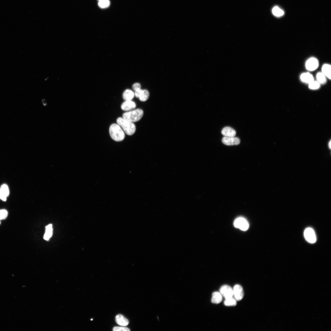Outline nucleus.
Instances as JSON below:
<instances>
[{
	"label": "nucleus",
	"instance_id": "13",
	"mask_svg": "<svg viewBox=\"0 0 331 331\" xmlns=\"http://www.w3.org/2000/svg\"><path fill=\"white\" fill-rule=\"evenodd\" d=\"M300 78L303 82L308 84H310L314 81L313 76L309 72L304 73L303 74L301 75Z\"/></svg>",
	"mask_w": 331,
	"mask_h": 331
},
{
	"label": "nucleus",
	"instance_id": "24",
	"mask_svg": "<svg viewBox=\"0 0 331 331\" xmlns=\"http://www.w3.org/2000/svg\"><path fill=\"white\" fill-rule=\"evenodd\" d=\"M8 213L5 209L0 210V221L4 220L8 216Z\"/></svg>",
	"mask_w": 331,
	"mask_h": 331
},
{
	"label": "nucleus",
	"instance_id": "29",
	"mask_svg": "<svg viewBox=\"0 0 331 331\" xmlns=\"http://www.w3.org/2000/svg\"><path fill=\"white\" fill-rule=\"evenodd\" d=\"M142 91L143 90L141 89L135 91V95L136 97L139 98L142 94Z\"/></svg>",
	"mask_w": 331,
	"mask_h": 331
},
{
	"label": "nucleus",
	"instance_id": "19",
	"mask_svg": "<svg viewBox=\"0 0 331 331\" xmlns=\"http://www.w3.org/2000/svg\"><path fill=\"white\" fill-rule=\"evenodd\" d=\"M326 77L322 72H319L317 75V81L320 84H324L326 83L327 81Z\"/></svg>",
	"mask_w": 331,
	"mask_h": 331
},
{
	"label": "nucleus",
	"instance_id": "30",
	"mask_svg": "<svg viewBox=\"0 0 331 331\" xmlns=\"http://www.w3.org/2000/svg\"><path fill=\"white\" fill-rule=\"evenodd\" d=\"M329 147L330 148H331V141H330L329 142Z\"/></svg>",
	"mask_w": 331,
	"mask_h": 331
},
{
	"label": "nucleus",
	"instance_id": "9",
	"mask_svg": "<svg viewBox=\"0 0 331 331\" xmlns=\"http://www.w3.org/2000/svg\"><path fill=\"white\" fill-rule=\"evenodd\" d=\"M222 142L224 144L228 146L239 145L240 142V140L237 137H228L224 136L222 139Z\"/></svg>",
	"mask_w": 331,
	"mask_h": 331
},
{
	"label": "nucleus",
	"instance_id": "7",
	"mask_svg": "<svg viewBox=\"0 0 331 331\" xmlns=\"http://www.w3.org/2000/svg\"><path fill=\"white\" fill-rule=\"evenodd\" d=\"M319 64V61L317 59L312 58L306 61L305 67L306 69L308 70L313 71L318 68Z\"/></svg>",
	"mask_w": 331,
	"mask_h": 331
},
{
	"label": "nucleus",
	"instance_id": "32",
	"mask_svg": "<svg viewBox=\"0 0 331 331\" xmlns=\"http://www.w3.org/2000/svg\"><path fill=\"white\" fill-rule=\"evenodd\" d=\"M98 1H101V0H98Z\"/></svg>",
	"mask_w": 331,
	"mask_h": 331
},
{
	"label": "nucleus",
	"instance_id": "1",
	"mask_svg": "<svg viewBox=\"0 0 331 331\" xmlns=\"http://www.w3.org/2000/svg\"><path fill=\"white\" fill-rule=\"evenodd\" d=\"M109 133L111 138L115 141H122L125 138V133L118 124H112L109 128Z\"/></svg>",
	"mask_w": 331,
	"mask_h": 331
},
{
	"label": "nucleus",
	"instance_id": "3",
	"mask_svg": "<svg viewBox=\"0 0 331 331\" xmlns=\"http://www.w3.org/2000/svg\"><path fill=\"white\" fill-rule=\"evenodd\" d=\"M144 115L143 110L140 109L124 113L123 115V118L131 122H138L142 118Z\"/></svg>",
	"mask_w": 331,
	"mask_h": 331
},
{
	"label": "nucleus",
	"instance_id": "12",
	"mask_svg": "<svg viewBox=\"0 0 331 331\" xmlns=\"http://www.w3.org/2000/svg\"><path fill=\"white\" fill-rule=\"evenodd\" d=\"M115 321L118 325L123 326H127L129 323L128 319L121 314H118L116 317Z\"/></svg>",
	"mask_w": 331,
	"mask_h": 331
},
{
	"label": "nucleus",
	"instance_id": "2",
	"mask_svg": "<svg viewBox=\"0 0 331 331\" xmlns=\"http://www.w3.org/2000/svg\"><path fill=\"white\" fill-rule=\"evenodd\" d=\"M117 122L127 135L131 136L135 133L136 127L133 122L122 118H118L117 119Z\"/></svg>",
	"mask_w": 331,
	"mask_h": 331
},
{
	"label": "nucleus",
	"instance_id": "28",
	"mask_svg": "<svg viewBox=\"0 0 331 331\" xmlns=\"http://www.w3.org/2000/svg\"><path fill=\"white\" fill-rule=\"evenodd\" d=\"M132 87L133 89L136 91L141 89V85L139 83H136L133 85Z\"/></svg>",
	"mask_w": 331,
	"mask_h": 331
},
{
	"label": "nucleus",
	"instance_id": "31",
	"mask_svg": "<svg viewBox=\"0 0 331 331\" xmlns=\"http://www.w3.org/2000/svg\"><path fill=\"white\" fill-rule=\"evenodd\" d=\"M1 221H0V224H1Z\"/></svg>",
	"mask_w": 331,
	"mask_h": 331
},
{
	"label": "nucleus",
	"instance_id": "23",
	"mask_svg": "<svg viewBox=\"0 0 331 331\" xmlns=\"http://www.w3.org/2000/svg\"><path fill=\"white\" fill-rule=\"evenodd\" d=\"M320 87V84L317 81H314L309 84V87L312 90H317Z\"/></svg>",
	"mask_w": 331,
	"mask_h": 331
},
{
	"label": "nucleus",
	"instance_id": "27",
	"mask_svg": "<svg viewBox=\"0 0 331 331\" xmlns=\"http://www.w3.org/2000/svg\"><path fill=\"white\" fill-rule=\"evenodd\" d=\"M1 188L5 192L8 196L9 195L10 193L9 190L7 185L6 184L3 185Z\"/></svg>",
	"mask_w": 331,
	"mask_h": 331
},
{
	"label": "nucleus",
	"instance_id": "8",
	"mask_svg": "<svg viewBox=\"0 0 331 331\" xmlns=\"http://www.w3.org/2000/svg\"><path fill=\"white\" fill-rule=\"evenodd\" d=\"M233 290V295L234 296L236 300L237 301L242 300L244 296L243 288L239 285H237L234 286Z\"/></svg>",
	"mask_w": 331,
	"mask_h": 331
},
{
	"label": "nucleus",
	"instance_id": "18",
	"mask_svg": "<svg viewBox=\"0 0 331 331\" xmlns=\"http://www.w3.org/2000/svg\"><path fill=\"white\" fill-rule=\"evenodd\" d=\"M272 13L274 15L277 17H282L284 14V11L277 6H275L273 8Z\"/></svg>",
	"mask_w": 331,
	"mask_h": 331
},
{
	"label": "nucleus",
	"instance_id": "17",
	"mask_svg": "<svg viewBox=\"0 0 331 331\" xmlns=\"http://www.w3.org/2000/svg\"><path fill=\"white\" fill-rule=\"evenodd\" d=\"M134 94L131 90L129 89L126 90L123 94V97L125 101L131 100L134 98Z\"/></svg>",
	"mask_w": 331,
	"mask_h": 331
},
{
	"label": "nucleus",
	"instance_id": "5",
	"mask_svg": "<svg viewBox=\"0 0 331 331\" xmlns=\"http://www.w3.org/2000/svg\"><path fill=\"white\" fill-rule=\"evenodd\" d=\"M234 225L235 227L244 231H247L249 227L248 221L244 218L242 217L237 218L234 222Z\"/></svg>",
	"mask_w": 331,
	"mask_h": 331
},
{
	"label": "nucleus",
	"instance_id": "26",
	"mask_svg": "<svg viewBox=\"0 0 331 331\" xmlns=\"http://www.w3.org/2000/svg\"><path fill=\"white\" fill-rule=\"evenodd\" d=\"M8 196L6 193L1 188L0 189V199L4 201H6Z\"/></svg>",
	"mask_w": 331,
	"mask_h": 331
},
{
	"label": "nucleus",
	"instance_id": "15",
	"mask_svg": "<svg viewBox=\"0 0 331 331\" xmlns=\"http://www.w3.org/2000/svg\"><path fill=\"white\" fill-rule=\"evenodd\" d=\"M52 225L50 224L46 226L45 227V232L44 237V239L47 241L49 240L52 237Z\"/></svg>",
	"mask_w": 331,
	"mask_h": 331
},
{
	"label": "nucleus",
	"instance_id": "22",
	"mask_svg": "<svg viewBox=\"0 0 331 331\" xmlns=\"http://www.w3.org/2000/svg\"><path fill=\"white\" fill-rule=\"evenodd\" d=\"M110 5V2L109 0H101L98 3L99 6L102 9L108 7Z\"/></svg>",
	"mask_w": 331,
	"mask_h": 331
},
{
	"label": "nucleus",
	"instance_id": "4",
	"mask_svg": "<svg viewBox=\"0 0 331 331\" xmlns=\"http://www.w3.org/2000/svg\"><path fill=\"white\" fill-rule=\"evenodd\" d=\"M306 240L309 243L313 244L316 242L317 237L314 230L310 228L306 229L304 232Z\"/></svg>",
	"mask_w": 331,
	"mask_h": 331
},
{
	"label": "nucleus",
	"instance_id": "11",
	"mask_svg": "<svg viewBox=\"0 0 331 331\" xmlns=\"http://www.w3.org/2000/svg\"><path fill=\"white\" fill-rule=\"evenodd\" d=\"M222 134L226 137H235L236 134V131L233 128L226 127L224 128L221 131Z\"/></svg>",
	"mask_w": 331,
	"mask_h": 331
},
{
	"label": "nucleus",
	"instance_id": "14",
	"mask_svg": "<svg viewBox=\"0 0 331 331\" xmlns=\"http://www.w3.org/2000/svg\"><path fill=\"white\" fill-rule=\"evenodd\" d=\"M222 296L219 292H214L212 294L211 302L214 304H219L222 301Z\"/></svg>",
	"mask_w": 331,
	"mask_h": 331
},
{
	"label": "nucleus",
	"instance_id": "10",
	"mask_svg": "<svg viewBox=\"0 0 331 331\" xmlns=\"http://www.w3.org/2000/svg\"><path fill=\"white\" fill-rule=\"evenodd\" d=\"M136 105L135 102L131 101H125L121 105V107L124 111H129L135 109Z\"/></svg>",
	"mask_w": 331,
	"mask_h": 331
},
{
	"label": "nucleus",
	"instance_id": "6",
	"mask_svg": "<svg viewBox=\"0 0 331 331\" xmlns=\"http://www.w3.org/2000/svg\"><path fill=\"white\" fill-rule=\"evenodd\" d=\"M220 292L225 299L232 298L233 296V289L228 285L221 286L220 289Z\"/></svg>",
	"mask_w": 331,
	"mask_h": 331
},
{
	"label": "nucleus",
	"instance_id": "25",
	"mask_svg": "<svg viewBox=\"0 0 331 331\" xmlns=\"http://www.w3.org/2000/svg\"><path fill=\"white\" fill-rule=\"evenodd\" d=\"M113 330L114 331H130V330L126 327H115L113 328Z\"/></svg>",
	"mask_w": 331,
	"mask_h": 331
},
{
	"label": "nucleus",
	"instance_id": "20",
	"mask_svg": "<svg viewBox=\"0 0 331 331\" xmlns=\"http://www.w3.org/2000/svg\"><path fill=\"white\" fill-rule=\"evenodd\" d=\"M150 96L149 93L146 90H143L142 94L139 97L140 100L142 102L146 101L148 100Z\"/></svg>",
	"mask_w": 331,
	"mask_h": 331
},
{
	"label": "nucleus",
	"instance_id": "16",
	"mask_svg": "<svg viewBox=\"0 0 331 331\" xmlns=\"http://www.w3.org/2000/svg\"><path fill=\"white\" fill-rule=\"evenodd\" d=\"M331 66L329 64H326L322 66V72L325 76L329 79L331 78Z\"/></svg>",
	"mask_w": 331,
	"mask_h": 331
},
{
	"label": "nucleus",
	"instance_id": "21",
	"mask_svg": "<svg viewBox=\"0 0 331 331\" xmlns=\"http://www.w3.org/2000/svg\"><path fill=\"white\" fill-rule=\"evenodd\" d=\"M224 304L226 306H236L237 303L236 300L232 297L226 299L224 302Z\"/></svg>",
	"mask_w": 331,
	"mask_h": 331
}]
</instances>
